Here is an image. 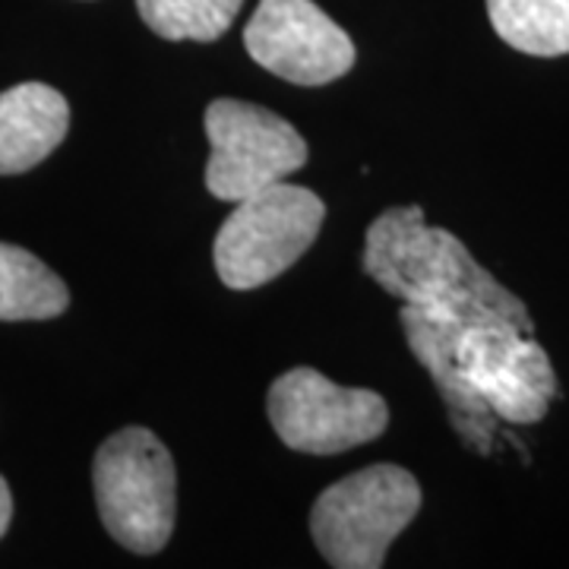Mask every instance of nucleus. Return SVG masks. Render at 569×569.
I'll return each mask as SVG.
<instances>
[{
  "instance_id": "obj_1",
  "label": "nucleus",
  "mask_w": 569,
  "mask_h": 569,
  "mask_svg": "<svg viewBox=\"0 0 569 569\" xmlns=\"http://www.w3.org/2000/svg\"><path fill=\"white\" fill-rule=\"evenodd\" d=\"M402 326L415 358L449 406L462 443L490 452V418L535 425L557 396L545 348L516 326L466 323L443 310L406 305Z\"/></svg>"
},
{
  "instance_id": "obj_2",
  "label": "nucleus",
  "mask_w": 569,
  "mask_h": 569,
  "mask_svg": "<svg viewBox=\"0 0 569 569\" xmlns=\"http://www.w3.org/2000/svg\"><path fill=\"white\" fill-rule=\"evenodd\" d=\"M365 269L406 305L452 313L466 323H500L531 332L529 310L478 263L447 228L425 222L421 206H396L367 228Z\"/></svg>"
},
{
  "instance_id": "obj_3",
  "label": "nucleus",
  "mask_w": 569,
  "mask_h": 569,
  "mask_svg": "<svg viewBox=\"0 0 569 569\" xmlns=\"http://www.w3.org/2000/svg\"><path fill=\"white\" fill-rule=\"evenodd\" d=\"M96 503L121 548L152 557L171 541L178 516V471L164 443L146 427L108 437L92 466Z\"/></svg>"
},
{
  "instance_id": "obj_4",
  "label": "nucleus",
  "mask_w": 569,
  "mask_h": 569,
  "mask_svg": "<svg viewBox=\"0 0 569 569\" xmlns=\"http://www.w3.org/2000/svg\"><path fill=\"white\" fill-rule=\"evenodd\" d=\"M418 509L421 488L415 475L380 462L348 475L317 497L310 509V535L329 567L377 569Z\"/></svg>"
},
{
  "instance_id": "obj_5",
  "label": "nucleus",
  "mask_w": 569,
  "mask_h": 569,
  "mask_svg": "<svg viewBox=\"0 0 569 569\" xmlns=\"http://www.w3.org/2000/svg\"><path fill=\"white\" fill-rule=\"evenodd\" d=\"M326 203L307 187L279 181L250 193L228 216L212 244V263L228 288L250 291L279 279L320 234Z\"/></svg>"
},
{
  "instance_id": "obj_6",
  "label": "nucleus",
  "mask_w": 569,
  "mask_h": 569,
  "mask_svg": "<svg viewBox=\"0 0 569 569\" xmlns=\"http://www.w3.org/2000/svg\"><path fill=\"white\" fill-rule=\"evenodd\" d=\"M206 137L212 146L206 190L224 203H241L250 193L291 178L307 162L305 137L260 104L216 99L206 108Z\"/></svg>"
},
{
  "instance_id": "obj_7",
  "label": "nucleus",
  "mask_w": 569,
  "mask_h": 569,
  "mask_svg": "<svg viewBox=\"0 0 569 569\" xmlns=\"http://www.w3.org/2000/svg\"><path fill=\"white\" fill-rule=\"evenodd\" d=\"M266 411L284 447L307 456L365 447L389 425L387 399L380 392L339 387L313 367L282 373L269 389Z\"/></svg>"
},
{
  "instance_id": "obj_8",
  "label": "nucleus",
  "mask_w": 569,
  "mask_h": 569,
  "mask_svg": "<svg viewBox=\"0 0 569 569\" xmlns=\"http://www.w3.org/2000/svg\"><path fill=\"white\" fill-rule=\"evenodd\" d=\"M244 44L263 70L295 86H326L355 67V41L313 0H260Z\"/></svg>"
},
{
  "instance_id": "obj_9",
  "label": "nucleus",
  "mask_w": 569,
  "mask_h": 569,
  "mask_svg": "<svg viewBox=\"0 0 569 569\" xmlns=\"http://www.w3.org/2000/svg\"><path fill=\"white\" fill-rule=\"evenodd\" d=\"M70 130V104L54 86L20 82L0 92V174L41 164Z\"/></svg>"
},
{
  "instance_id": "obj_10",
  "label": "nucleus",
  "mask_w": 569,
  "mask_h": 569,
  "mask_svg": "<svg viewBox=\"0 0 569 569\" xmlns=\"http://www.w3.org/2000/svg\"><path fill=\"white\" fill-rule=\"evenodd\" d=\"M70 307L63 279L41 263L36 253L0 241V320H51Z\"/></svg>"
},
{
  "instance_id": "obj_11",
  "label": "nucleus",
  "mask_w": 569,
  "mask_h": 569,
  "mask_svg": "<svg viewBox=\"0 0 569 569\" xmlns=\"http://www.w3.org/2000/svg\"><path fill=\"white\" fill-rule=\"evenodd\" d=\"M493 32L531 58L569 54V0H488Z\"/></svg>"
},
{
  "instance_id": "obj_12",
  "label": "nucleus",
  "mask_w": 569,
  "mask_h": 569,
  "mask_svg": "<svg viewBox=\"0 0 569 569\" xmlns=\"http://www.w3.org/2000/svg\"><path fill=\"white\" fill-rule=\"evenodd\" d=\"M244 0H137L142 22L164 41H216L238 20Z\"/></svg>"
},
{
  "instance_id": "obj_13",
  "label": "nucleus",
  "mask_w": 569,
  "mask_h": 569,
  "mask_svg": "<svg viewBox=\"0 0 569 569\" xmlns=\"http://www.w3.org/2000/svg\"><path fill=\"white\" fill-rule=\"evenodd\" d=\"M10 522H13V497H10V488H7V481L0 478V538L7 535Z\"/></svg>"
}]
</instances>
